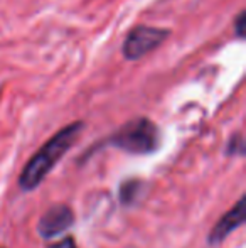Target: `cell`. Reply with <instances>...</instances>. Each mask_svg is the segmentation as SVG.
<instances>
[{
    "mask_svg": "<svg viewBox=\"0 0 246 248\" xmlns=\"http://www.w3.org/2000/svg\"><path fill=\"white\" fill-rule=\"evenodd\" d=\"M85 124L81 120H76L62 127L59 132L53 135L46 144L43 145L24 166L22 172L19 176V187L26 193L37 189L46 181L51 170L56 167L62 157L66 155L69 149L76 144L78 137L81 135Z\"/></svg>",
    "mask_w": 246,
    "mask_h": 248,
    "instance_id": "cell-1",
    "label": "cell"
},
{
    "mask_svg": "<svg viewBox=\"0 0 246 248\" xmlns=\"http://www.w3.org/2000/svg\"><path fill=\"white\" fill-rule=\"evenodd\" d=\"M162 144V132L155 122L147 117H137L123 124L115 134L96 145L101 147H115L123 152L135 154V155H148L159 150Z\"/></svg>",
    "mask_w": 246,
    "mask_h": 248,
    "instance_id": "cell-2",
    "label": "cell"
},
{
    "mask_svg": "<svg viewBox=\"0 0 246 248\" xmlns=\"http://www.w3.org/2000/svg\"><path fill=\"white\" fill-rule=\"evenodd\" d=\"M171 36V31L164 27H152V26H137L127 34L122 44V54L127 61L133 62L145 58L160 47Z\"/></svg>",
    "mask_w": 246,
    "mask_h": 248,
    "instance_id": "cell-3",
    "label": "cell"
},
{
    "mask_svg": "<svg viewBox=\"0 0 246 248\" xmlns=\"http://www.w3.org/2000/svg\"><path fill=\"white\" fill-rule=\"evenodd\" d=\"M74 223V211L68 204H54L41 216L37 233L43 238H54L66 233Z\"/></svg>",
    "mask_w": 246,
    "mask_h": 248,
    "instance_id": "cell-4",
    "label": "cell"
},
{
    "mask_svg": "<svg viewBox=\"0 0 246 248\" xmlns=\"http://www.w3.org/2000/svg\"><path fill=\"white\" fill-rule=\"evenodd\" d=\"M245 223V196L238 199V202L230 209L228 213H224L219 218V221L213 226V230L209 232L207 236V243L211 247H216L219 243H223L234 230H238Z\"/></svg>",
    "mask_w": 246,
    "mask_h": 248,
    "instance_id": "cell-5",
    "label": "cell"
},
{
    "mask_svg": "<svg viewBox=\"0 0 246 248\" xmlns=\"http://www.w3.org/2000/svg\"><path fill=\"white\" fill-rule=\"evenodd\" d=\"M144 186L145 184L138 179H128L123 181L120 184V189H118V199L123 206H131L138 201L140 194L144 193Z\"/></svg>",
    "mask_w": 246,
    "mask_h": 248,
    "instance_id": "cell-6",
    "label": "cell"
},
{
    "mask_svg": "<svg viewBox=\"0 0 246 248\" xmlns=\"http://www.w3.org/2000/svg\"><path fill=\"white\" fill-rule=\"evenodd\" d=\"M245 154V139L243 135L238 132L228 140L226 145V155H243Z\"/></svg>",
    "mask_w": 246,
    "mask_h": 248,
    "instance_id": "cell-7",
    "label": "cell"
},
{
    "mask_svg": "<svg viewBox=\"0 0 246 248\" xmlns=\"http://www.w3.org/2000/svg\"><path fill=\"white\" fill-rule=\"evenodd\" d=\"M245 16L246 12L245 10H240L236 16V19H234V34H236L238 39H243L245 37Z\"/></svg>",
    "mask_w": 246,
    "mask_h": 248,
    "instance_id": "cell-8",
    "label": "cell"
},
{
    "mask_svg": "<svg viewBox=\"0 0 246 248\" xmlns=\"http://www.w3.org/2000/svg\"><path fill=\"white\" fill-rule=\"evenodd\" d=\"M49 248H78V247H76V242L72 236H64L58 243H53Z\"/></svg>",
    "mask_w": 246,
    "mask_h": 248,
    "instance_id": "cell-9",
    "label": "cell"
}]
</instances>
